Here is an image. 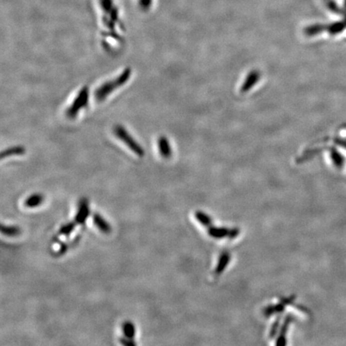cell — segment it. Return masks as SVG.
<instances>
[{"instance_id": "obj_2", "label": "cell", "mask_w": 346, "mask_h": 346, "mask_svg": "<svg viewBox=\"0 0 346 346\" xmlns=\"http://www.w3.org/2000/svg\"><path fill=\"white\" fill-rule=\"evenodd\" d=\"M89 88L87 86L82 87L73 100L71 105L66 110V115L70 120H73L78 116L79 112L88 105L89 102Z\"/></svg>"}, {"instance_id": "obj_7", "label": "cell", "mask_w": 346, "mask_h": 346, "mask_svg": "<svg viewBox=\"0 0 346 346\" xmlns=\"http://www.w3.org/2000/svg\"><path fill=\"white\" fill-rule=\"evenodd\" d=\"M43 200H44V198H43V195L35 193V194L30 195V197L26 199L24 205L27 208L34 209V208L40 206L42 205V203L43 202Z\"/></svg>"}, {"instance_id": "obj_22", "label": "cell", "mask_w": 346, "mask_h": 346, "mask_svg": "<svg viewBox=\"0 0 346 346\" xmlns=\"http://www.w3.org/2000/svg\"><path fill=\"white\" fill-rule=\"evenodd\" d=\"M67 250V245L66 243L61 244L60 249H59V255H63L66 253Z\"/></svg>"}, {"instance_id": "obj_1", "label": "cell", "mask_w": 346, "mask_h": 346, "mask_svg": "<svg viewBox=\"0 0 346 346\" xmlns=\"http://www.w3.org/2000/svg\"><path fill=\"white\" fill-rule=\"evenodd\" d=\"M131 75H132V70L128 67L124 69V71L120 73L117 77H115V79L103 83L94 92L95 99L98 102L105 100L108 97V95L113 93L114 91H116L122 86H124L129 80Z\"/></svg>"}, {"instance_id": "obj_18", "label": "cell", "mask_w": 346, "mask_h": 346, "mask_svg": "<svg viewBox=\"0 0 346 346\" xmlns=\"http://www.w3.org/2000/svg\"><path fill=\"white\" fill-rule=\"evenodd\" d=\"M326 5L328 6V8L330 10H332L334 12L339 13L342 12L340 7L337 4V2L334 0H326Z\"/></svg>"}, {"instance_id": "obj_5", "label": "cell", "mask_w": 346, "mask_h": 346, "mask_svg": "<svg viewBox=\"0 0 346 346\" xmlns=\"http://www.w3.org/2000/svg\"><path fill=\"white\" fill-rule=\"evenodd\" d=\"M93 222L95 227L103 234H109L111 233V225L107 223L105 219L102 217L101 215H99V213H95L93 215Z\"/></svg>"}, {"instance_id": "obj_19", "label": "cell", "mask_w": 346, "mask_h": 346, "mask_svg": "<svg viewBox=\"0 0 346 346\" xmlns=\"http://www.w3.org/2000/svg\"><path fill=\"white\" fill-rule=\"evenodd\" d=\"M120 342L122 345H123V346H136V342H134L133 339H130V338H126V337H124V338H120Z\"/></svg>"}, {"instance_id": "obj_17", "label": "cell", "mask_w": 346, "mask_h": 346, "mask_svg": "<svg viewBox=\"0 0 346 346\" xmlns=\"http://www.w3.org/2000/svg\"><path fill=\"white\" fill-rule=\"evenodd\" d=\"M196 218H197V221H200L203 225L209 226V225L212 224V220H211L210 217H209L208 215L201 213V212H197V213H196Z\"/></svg>"}, {"instance_id": "obj_3", "label": "cell", "mask_w": 346, "mask_h": 346, "mask_svg": "<svg viewBox=\"0 0 346 346\" xmlns=\"http://www.w3.org/2000/svg\"><path fill=\"white\" fill-rule=\"evenodd\" d=\"M114 135L125 144L133 153L139 157L144 156V150L142 146L138 144L136 140L131 136V134L126 130L124 126L116 125L113 128Z\"/></svg>"}, {"instance_id": "obj_21", "label": "cell", "mask_w": 346, "mask_h": 346, "mask_svg": "<svg viewBox=\"0 0 346 346\" xmlns=\"http://www.w3.org/2000/svg\"><path fill=\"white\" fill-rule=\"evenodd\" d=\"M239 233V229H232V230H230V232H229V238H235L236 237H237V236H238Z\"/></svg>"}, {"instance_id": "obj_14", "label": "cell", "mask_w": 346, "mask_h": 346, "mask_svg": "<svg viewBox=\"0 0 346 346\" xmlns=\"http://www.w3.org/2000/svg\"><path fill=\"white\" fill-rule=\"evenodd\" d=\"M76 225L77 224L75 223V221L65 224L63 226H61L60 229H59V234H60L61 236H64V237H68V236L71 235L73 231L75 230Z\"/></svg>"}, {"instance_id": "obj_23", "label": "cell", "mask_w": 346, "mask_h": 346, "mask_svg": "<svg viewBox=\"0 0 346 346\" xmlns=\"http://www.w3.org/2000/svg\"><path fill=\"white\" fill-rule=\"evenodd\" d=\"M345 6L346 7V0H345Z\"/></svg>"}, {"instance_id": "obj_11", "label": "cell", "mask_w": 346, "mask_h": 346, "mask_svg": "<svg viewBox=\"0 0 346 346\" xmlns=\"http://www.w3.org/2000/svg\"><path fill=\"white\" fill-rule=\"evenodd\" d=\"M229 232L230 230L225 228H216V227H212L209 228V234L213 238L217 239H221L225 237H229Z\"/></svg>"}, {"instance_id": "obj_20", "label": "cell", "mask_w": 346, "mask_h": 346, "mask_svg": "<svg viewBox=\"0 0 346 346\" xmlns=\"http://www.w3.org/2000/svg\"><path fill=\"white\" fill-rule=\"evenodd\" d=\"M277 345H278V346H285V345H286V339L285 335H281V336L278 338Z\"/></svg>"}, {"instance_id": "obj_9", "label": "cell", "mask_w": 346, "mask_h": 346, "mask_svg": "<svg viewBox=\"0 0 346 346\" xmlns=\"http://www.w3.org/2000/svg\"><path fill=\"white\" fill-rule=\"evenodd\" d=\"M231 260V256L228 252H225V253H222V255L220 257V260H219V263L217 265V267L216 268V274L219 275L221 274L224 270H225V268L227 267V265H229V261Z\"/></svg>"}, {"instance_id": "obj_6", "label": "cell", "mask_w": 346, "mask_h": 346, "mask_svg": "<svg viewBox=\"0 0 346 346\" xmlns=\"http://www.w3.org/2000/svg\"><path fill=\"white\" fill-rule=\"evenodd\" d=\"M159 152L164 158H169L172 156V148L168 139L164 136L159 138L157 141Z\"/></svg>"}, {"instance_id": "obj_16", "label": "cell", "mask_w": 346, "mask_h": 346, "mask_svg": "<svg viewBox=\"0 0 346 346\" xmlns=\"http://www.w3.org/2000/svg\"><path fill=\"white\" fill-rule=\"evenodd\" d=\"M344 22H334L332 24L330 25V26H326V29H328L329 31H330L331 34H336V33H339L342 31L343 29L345 28Z\"/></svg>"}, {"instance_id": "obj_15", "label": "cell", "mask_w": 346, "mask_h": 346, "mask_svg": "<svg viewBox=\"0 0 346 346\" xmlns=\"http://www.w3.org/2000/svg\"><path fill=\"white\" fill-rule=\"evenodd\" d=\"M326 28V26H323V25H312V26H308L307 28H306L305 33L307 35H315L318 33L322 32V30H324Z\"/></svg>"}, {"instance_id": "obj_10", "label": "cell", "mask_w": 346, "mask_h": 346, "mask_svg": "<svg viewBox=\"0 0 346 346\" xmlns=\"http://www.w3.org/2000/svg\"><path fill=\"white\" fill-rule=\"evenodd\" d=\"M26 152V150L22 146H15L12 148L6 149L1 154V158L3 159L5 157H10L13 156H21L23 155Z\"/></svg>"}, {"instance_id": "obj_4", "label": "cell", "mask_w": 346, "mask_h": 346, "mask_svg": "<svg viewBox=\"0 0 346 346\" xmlns=\"http://www.w3.org/2000/svg\"><path fill=\"white\" fill-rule=\"evenodd\" d=\"M90 215L89 204L87 199L83 198L79 201V208L75 217V221L77 225H83L87 221Z\"/></svg>"}, {"instance_id": "obj_13", "label": "cell", "mask_w": 346, "mask_h": 346, "mask_svg": "<svg viewBox=\"0 0 346 346\" xmlns=\"http://www.w3.org/2000/svg\"><path fill=\"white\" fill-rule=\"evenodd\" d=\"M1 233L7 237H16L21 233V229L17 226H1Z\"/></svg>"}, {"instance_id": "obj_8", "label": "cell", "mask_w": 346, "mask_h": 346, "mask_svg": "<svg viewBox=\"0 0 346 346\" xmlns=\"http://www.w3.org/2000/svg\"><path fill=\"white\" fill-rule=\"evenodd\" d=\"M259 78L260 74L258 71H253V72L250 73L249 76L247 77V79L245 80L243 86L241 87V91H249V88H251V87L255 84L256 82H257Z\"/></svg>"}, {"instance_id": "obj_12", "label": "cell", "mask_w": 346, "mask_h": 346, "mask_svg": "<svg viewBox=\"0 0 346 346\" xmlns=\"http://www.w3.org/2000/svg\"><path fill=\"white\" fill-rule=\"evenodd\" d=\"M122 330H123V333H124V337H126V338L133 339L135 336H136V327H135L132 322H124L123 326H122Z\"/></svg>"}]
</instances>
